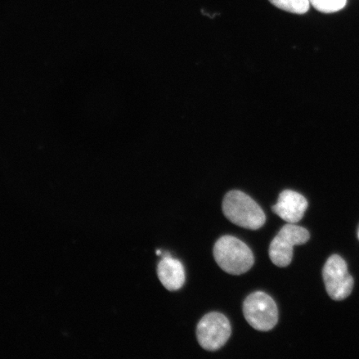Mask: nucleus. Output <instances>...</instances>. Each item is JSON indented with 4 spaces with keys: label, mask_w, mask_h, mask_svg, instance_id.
<instances>
[{
    "label": "nucleus",
    "mask_w": 359,
    "mask_h": 359,
    "mask_svg": "<svg viewBox=\"0 0 359 359\" xmlns=\"http://www.w3.org/2000/svg\"><path fill=\"white\" fill-rule=\"evenodd\" d=\"M222 210L229 221L248 230H258L266 221L264 210L257 202L240 191H231L224 196Z\"/></svg>",
    "instance_id": "nucleus-1"
},
{
    "label": "nucleus",
    "mask_w": 359,
    "mask_h": 359,
    "mask_svg": "<svg viewBox=\"0 0 359 359\" xmlns=\"http://www.w3.org/2000/svg\"><path fill=\"white\" fill-rule=\"evenodd\" d=\"M214 257L224 272L240 276L249 271L255 263L252 250L243 241L232 236H224L215 242Z\"/></svg>",
    "instance_id": "nucleus-2"
},
{
    "label": "nucleus",
    "mask_w": 359,
    "mask_h": 359,
    "mask_svg": "<svg viewBox=\"0 0 359 359\" xmlns=\"http://www.w3.org/2000/svg\"><path fill=\"white\" fill-rule=\"evenodd\" d=\"M243 313L249 325L259 331L273 330L279 320L275 300L264 292H255L245 299Z\"/></svg>",
    "instance_id": "nucleus-3"
},
{
    "label": "nucleus",
    "mask_w": 359,
    "mask_h": 359,
    "mask_svg": "<svg viewBox=\"0 0 359 359\" xmlns=\"http://www.w3.org/2000/svg\"><path fill=\"white\" fill-rule=\"evenodd\" d=\"M311 238L304 227L287 224L281 228L269 245V255L273 264L278 267L290 266L294 255V246L302 245Z\"/></svg>",
    "instance_id": "nucleus-4"
},
{
    "label": "nucleus",
    "mask_w": 359,
    "mask_h": 359,
    "mask_svg": "<svg viewBox=\"0 0 359 359\" xmlns=\"http://www.w3.org/2000/svg\"><path fill=\"white\" fill-rule=\"evenodd\" d=\"M231 334V323L221 313L205 314L197 325V340L201 346L208 351H217L222 348Z\"/></svg>",
    "instance_id": "nucleus-5"
},
{
    "label": "nucleus",
    "mask_w": 359,
    "mask_h": 359,
    "mask_svg": "<svg viewBox=\"0 0 359 359\" xmlns=\"http://www.w3.org/2000/svg\"><path fill=\"white\" fill-rule=\"evenodd\" d=\"M327 294L332 299L339 302L348 297L353 289V279L348 273L347 263L338 255H332L323 269Z\"/></svg>",
    "instance_id": "nucleus-6"
},
{
    "label": "nucleus",
    "mask_w": 359,
    "mask_h": 359,
    "mask_svg": "<svg viewBox=\"0 0 359 359\" xmlns=\"http://www.w3.org/2000/svg\"><path fill=\"white\" fill-rule=\"evenodd\" d=\"M307 208L306 198L299 193L291 190L282 191L277 204L272 206L273 212L290 224L302 221Z\"/></svg>",
    "instance_id": "nucleus-7"
},
{
    "label": "nucleus",
    "mask_w": 359,
    "mask_h": 359,
    "mask_svg": "<svg viewBox=\"0 0 359 359\" xmlns=\"http://www.w3.org/2000/svg\"><path fill=\"white\" fill-rule=\"evenodd\" d=\"M157 275L161 284L169 291H176L185 284L186 273L183 264L178 259L165 257L157 267Z\"/></svg>",
    "instance_id": "nucleus-8"
},
{
    "label": "nucleus",
    "mask_w": 359,
    "mask_h": 359,
    "mask_svg": "<svg viewBox=\"0 0 359 359\" xmlns=\"http://www.w3.org/2000/svg\"><path fill=\"white\" fill-rule=\"evenodd\" d=\"M269 2L280 10L297 15H304L311 7L309 0H269Z\"/></svg>",
    "instance_id": "nucleus-9"
},
{
    "label": "nucleus",
    "mask_w": 359,
    "mask_h": 359,
    "mask_svg": "<svg viewBox=\"0 0 359 359\" xmlns=\"http://www.w3.org/2000/svg\"><path fill=\"white\" fill-rule=\"evenodd\" d=\"M318 11L331 13L342 11L346 6L347 0H309Z\"/></svg>",
    "instance_id": "nucleus-10"
},
{
    "label": "nucleus",
    "mask_w": 359,
    "mask_h": 359,
    "mask_svg": "<svg viewBox=\"0 0 359 359\" xmlns=\"http://www.w3.org/2000/svg\"><path fill=\"white\" fill-rule=\"evenodd\" d=\"M156 255H161V251H160V250H157V251H156Z\"/></svg>",
    "instance_id": "nucleus-11"
},
{
    "label": "nucleus",
    "mask_w": 359,
    "mask_h": 359,
    "mask_svg": "<svg viewBox=\"0 0 359 359\" xmlns=\"http://www.w3.org/2000/svg\"><path fill=\"white\" fill-rule=\"evenodd\" d=\"M358 239H359V231H358Z\"/></svg>",
    "instance_id": "nucleus-12"
}]
</instances>
